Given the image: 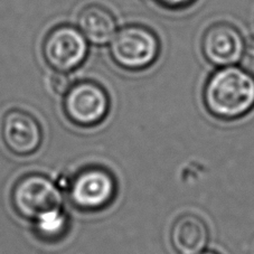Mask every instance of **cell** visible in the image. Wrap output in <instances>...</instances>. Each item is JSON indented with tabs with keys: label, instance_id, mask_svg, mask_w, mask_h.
Instances as JSON below:
<instances>
[{
	"label": "cell",
	"instance_id": "1",
	"mask_svg": "<svg viewBox=\"0 0 254 254\" xmlns=\"http://www.w3.org/2000/svg\"><path fill=\"white\" fill-rule=\"evenodd\" d=\"M204 106L215 119L235 121L254 109V76L236 65L218 67L203 92Z\"/></svg>",
	"mask_w": 254,
	"mask_h": 254
},
{
	"label": "cell",
	"instance_id": "6",
	"mask_svg": "<svg viewBox=\"0 0 254 254\" xmlns=\"http://www.w3.org/2000/svg\"><path fill=\"white\" fill-rule=\"evenodd\" d=\"M87 52V39L80 29L71 25L53 28L43 44V54L47 64L61 73L77 68L85 61Z\"/></svg>",
	"mask_w": 254,
	"mask_h": 254
},
{
	"label": "cell",
	"instance_id": "7",
	"mask_svg": "<svg viewBox=\"0 0 254 254\" xmlns=\"http://www.w3.org/2000/svg\"><path fill=\"white\" fill-rule=\"evenodd\" d=\"M0 137L10 154L27 157L36 152L43 141V130L36 118L21 109H10L0 122Z\"/></svg>",
	"mask_w": 254,
	"mask_h": 254
},
{
	"label": "cell",
	"instance_id": "3",
	"mask_svg": "<svg viewBox=\"0 0 254 254\" xmlns=\"http://www.w3.org/2000/svg\"><path fill=\"white\" fill-rule=\"evenodd\" d=\"M10 204L19 217L33 222L43 213L62 207V194L51 178L30 173L19 177L12 185Z\"/></svg>",
	"mask_w": 254,
	"mask_h": 254
},
{
	"label": "cell",
	"instance_id": "11",
	"mask_svg": "<svg viewBox=\"0 0 254 254\" xmlns=\"http://www.w3.org/2000/svg\"><path fill=\"white\" fill-rule=\"evenodd\" d=\"M32 223L34 234L47 243L59 242L69 230V217L62 207L43 213Z\"/></svg>",
	"mask_w": 254,
	"mask_h": 254
},
{
	"label": "cell",
	"instance_id": "13",
	"mask_svg": "<svg viewBox=\"0 0 254 254\" xmlns=\"http://www.w3.org/2000/svg\"><path fill=\"white\" fill-rule=\"evenodd\" d=\"M157 1L169 8H182L190 5L194 0H157Z\"/></svg>",
	"mask_w": 254,
	"mask_h": 254
},
{
	"label": "cell",
	"instance_id": "2",
	"mask_svg": "<svg viewBox=\"0 0 254 254\" xmlns=\"http://www.w3.org/2000/svg\"><path fill=\"white\" fill-rule=\"evenodd\" d=\"M66 191L69 203L77 211L96 213L108 208L116 199L118 183L109 169L89 166L66 183Z\"/></svg>",
	"mask_w": 254,
	"mask_h": 254
},
{
	"label": "cell",
	"instance_id": "9",
	"mask_svg": "<svg viewBox=\"0 0 254 254\" xmlns=\"http://www.w3.org/2000/svg\"><path fill=\"white\" fill-rule=\"evenodd\" d=\"M208 242V225L198 215L184 214L173 223L170 243L177 254H200L206 251Z\"/></svg>",
	"mask_w": 254,
	"mask_h": 254
},
{
	"label": "cell",
	"instance_id": "8",
	"mask_svg": "<svg viewBox=\"0 0 254 254\" xmlns=\"http://www.w3.org/2000/svg\"><path fill=\"white\" fill-rule=\"evenodd\" d=\"M203 54L209 63L218 67L241 62L245 53L243 35L233 25L220 23L209 27L201 42Z\"/></svg>",
	"mask_w": 254,
	"mask_h": 254
},
{
	"label": "cell",
	"instance_id": "5",
	"mask_svg": "<svg viewBox=\"0 0 254 254\" xmlns=\"http://www.w3.org/2000/svg\"><path fill=\"white\" fill-rule=\"evenodd\" d=\"M110 53L119 66L138 71L155 62L159 54V41L154 32L143 26H127L112 38Z\"/></svg>",
	"mask_w": 254,
	"mask_h": 254
},
{
	"label": "cell",
	"instance_id": "14",
	"mask_svg": "<svg viewBox=\"0 0 254 254\" xmlns=\"http://www.w3.org/2000/svg\"><path fill=\"white\" fill-rule=\"evenodd\" d=\"M200 254H220V253L214 252V251H204V252H201Z\"/></svg>",
	"mask_w": 254,
	"mask_h": 254
},
{
	"label": "cell",
	"instance_id": "4",
	"mask_svg": "<svg viewBox=\"0 0 254 254\" xmlns=\"http://www.w3.org/2000/svg\"><path fill=\"white\" fill-rule=\"evenodd\" d=\"M63 110L66 119L78 128H93L106 120L110 111L108 92L98 83L80 81L64 93Z\"/></svg>",
	"mask_w": 254,
	"mask_h": 254
},
{
	"label": "cell",
	"instance_id": "12",
	"mask_svg": "<svg viewBox=\"0 0 254 254\" xmlns=\"http://www.w3.org/2000/svg\"><path fill=\"white\" fill-rule=\"evenodd\" d=\"M51 84L56 93H60V94H64L65 92L68 90V87L71 86L66 73H61V72L54 74L51 80Z\"/></svg>",
	"mask_w": 254,
	"mask_h": 254
},
{
	"label": "cell",
	"instance_id": "10",
	"mask_svg": "<svg viewBox=\"0 0 254 254\" xmlns=\"http://www.w3.org/2000/svg\"><path fill=\"white\" fill-rule=\"evenodd\" d=\"M77 25L87 42L94 45L110 43L118 32L115 16L106 7L98 3H91L83 8L77 17Z\"/></svg>",
	"mask_w": 254,
	"mask_h": 254
}]
</instances>
